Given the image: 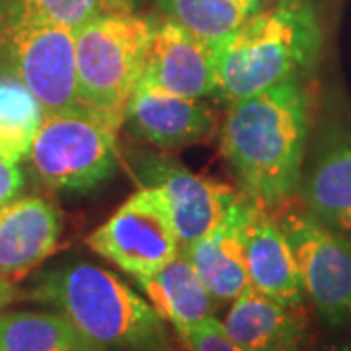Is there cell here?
<instances>
[{"mask_svg":"<svg viewBox=\"0 0 351 351\" xmlns=\"http://www.w3.org/2000/svg\"><path fill=\"white\" fill-rule=\"evenodd\" d=\"M322 29L313 4L281 0L258 10L215 45L217 94L228 106L267 88L299 82L318 61Z\"/></svg>","mask_w":351,"mask_h":351,"instance_id":"7a4b0ae2","label":"cell"},{"mask_svg":"<svg viewBox=\"0 0 351 351\" xmlns=\"http://www.w3.org/2000/svg\"><path fill=\"white\" fill-rule=\"evenodd\" d=\"M154 24L123 8L101 12L75 29L78 100L123 125L127 101L143 75Z\"/></svg>","mask_w":351,"mask_h":351,"instance_id":"277c9868","label":"cell"},{"mask_svg":"<svg viewBox=\"0 0 351 351\" xmlns=\"http://www.w3.org/2000/svg\"><path fill=\"white\" fill-rule=\"evenodd\" d=\"M0 351H100L63 314L10 311L0 314Z\"/></svg>","mask_w":351,"mask_h":351,"instance_id":"ac0fdd59","label":"cell"},{"mask_svg":"<svg viewBox=\"0 0 351 351\" xmlns=\"http://www.w3.org/2000/svg\"><path fill=\"white\" fill-rule=\"evenodd\" d=\"M246 269L250 287L289 306H302L299 265L281 223L258 207L246 232Z\"/></svg>","mask_w":351,"mask_h":351,"instance_id":"5bb4252c","label":"cell"},{"mask_svg":"<svg viewBox=\"0 0 351 351\" xmlns=\"http://www.w3.org/2000/svg\"><path fill=\"white\" fill-rule=\"evenodd\" d=\"M332 351H351V348H338V350H332Z\"/></svg>","mask_w":351,"mask_h":351,"instance_id":"4316f807","label":"cell"},{"mask_svg":"<svg viewBox=\"0 0 351 351\" xmlns=\"http://www.w3.org/2000/svg\"><path fill=\"white\" fill-rule=\"evenodd\" d=\"M299 265L304 297L330 324L351 322V242L313 215L279 221Z\"/></svg>","mask_w":351,"mask_h":351,"instance_id":"ba28073f","label":"cell"},{"mask_svg":"<svg viewBox=\"0 0 351 351\" xmlns=\"http://www.w3.org/2000/svg\"><path fill=\"white\" fill-rule=\"evenodd\" d=\"M119 127L82 104L45 115L27 154L34 174L53 189L84 191L100 186L117 168Z\"/></svg>","mask_w":351,"mask_h":351,"instance_id":"5b68a950","label":"cell"},{"mask_svg":"<svg viewBox=\"0 0 351 351\" xmlns=\"http://www.w3.org/2000/svg\"><path fill=\"white\" fill-rule=\"evenodd\" d=\"M154 351H158V350H154Z\"/></svg>","mask_w":351,"mask_h":351,"instance_id":"83f0119b","label":"cell"},{"mask_svg":"<svg viewBox=\"0 0 351 351\" xmlns=\"http://www.w3.org/2000/svg\"><path fill=\"white\" fill-rule=\"evenodd\" d=\"M138 80L186 98L209 96L217 92L215 45L172 20L154 24Z\"/></svg>","mask_w":351,"mask_h":351,"instance_id":"8fae6325","label":"cell"},{"mask_svg":"<svg viewBox=\"0 0 351 351\" xmlns=\"http://www.w3.org/2000/svg\"><path fill=\"white\" fill-rule=\"evenodd\" d=\"M4 6H6V2H4V0H0V22H2V14H4Z\"/></svg>","mask_w":351,"mask_h":351,"instance_id":"d4e9b609","label":"cell"},{"mask_svg":"<svg viewBox=\"0 0 351 351\" xmlns=\"http://www.w3.org/2000/svg\"><path fill=\"white\" fill-rule=\"evenodd\" d=\"M104 2H112V4H119L121 6L123 2H129V0H104Z\"/></svg>","mask_w":351,"mask_h":351,"instance_id":"484cf974","label":"cell"},{"mask_svg":"<svg viewBox=\"0 0 351 351\" xmlns=\"http://www.w3.org/2000/svg\"><path fill=\"white\" fill-rule=\"evenodd\" d=\"M25 295L20 293V289L16 287L12 283V279H6V277H0V314L4 313V308L8 304H12L18 299H22Z\"/></svg>","mask_w":351,"mask_h":351,"instance_id":"cb8c5ba5","label":"cell"},{"mask_svg":"<svg viewBox=\"0 0 351 351\" xmlns=\"http://www.w3.org/2000/svg\"><path fill=\"white\" fill-rule=\"evenodd\" d=\"M223 326L246 351H299L306 334L302 306H289L244 289L234 299Z\"/></svg>","mask_w":351,"mask_h":351,"instance_id":"9a60e30c","label":"cell"},{"mask_svg":"<svg viewBox=\"0 0 351 351\" xmlns=\"http://www.w3.org/2000/svg\"><path fill=\"white\" fill-rule=\"evenodd\" d=\"M24 188V176L18 164L0 158V209L18 199Z\"/></svg>","mask_w":351,"mask_h":351,"instance_id":"603a6c76","label":"cell"},{"mask_svg":"<svg viewBox=\"0 0 351 351\" xmlns=\"http://www.w3.org/2000/svg\"><path fill=\"white\" fill-rule=\"evenodd\" d=\"M135 281L154 311L176 330L213 316L217 302L182 250L158 271L135 277Z\"/></svg>","mask_w":351,"mask_h":351,"instance_id":"e0dca14e","label":"cell"},{"mask_svg":"<svg viewBox=\"0 0 351 351\" xmlns=\"http://www.w3.org/2000/svg\"><path fill=\"white\" fill-rule=\"evenodd\" d=\"M258 207L260 203L246 193H237L207 234L180 248L219 304L234 301L250 285L246 269V232Z\"/></svg>","mask_w":351,"mask_h":351,"instance_id":"30bf717a","label":"cell"},{"mask_svg":"<svg viewBox=\"0 0 351 351\" xmlns=\"http://www.w3.org/2000/svg\"><path fill=\"white\" fill-rule=\"evenodd\" d=\"M168 18L217 45L260 10V0H160Z\"/></svg>","mask_w":351,"mask_h":351,"instance_id":"ffe728a7","label":"cell"},{"mask_svg":"<svg viewBox=\"0 0 351 351\" xmlns=\"http://www.w3.org/2000/svg\"><path fill=\"white\" fill-rule=\"evenodd\" d=\"M302 199L314 219L351 232V137L338 133L318 149L302 180Z\"/></svg>","mask_w":351,"mask_h":351,"instance_id":"2e32d148","label":"cell"},{"mask_svg":"<svg viewBox=\"0 0 351 351\" xmlns=\"http://www.w3.org/2000/svg\"><path fill=\"white\" fill-rule=\"evenodd\" d=\"M45 112L10 69L0 71V158L20 162L29 154Z\"/></svg>","mask_w":351,"mask_h":351,"instance_id":"d6986e66","label":"cell"},{"mask_svg":"<svg viewBox=\"0 0 351 351\" xmlns=\"http://www.w3.org/2000/svg\"><path fill=\"white\" fill-rule=\"evenodd\" d=\"M27 299L55 306L100 351L141 350L164 338V320L135 289L100 265L73 262L36 279Z\"/></svg>","mask_w":351,"mask_h":351,"instance_id":"3957f363","label":"cell"},{"mask_svg":"<svg viewBox=\"0 0 351 351\" xmlns=\"http://www.w3.org/2000/svg\"><path fill=\"white\" fill-rule=\"evenodd\" d=\"M86 242L131 277L151 276L180 252L170 215L160 195L147 186L133 193Z\"/></svg>","mask_w":351,"mask_h":351,"instance_id":"52a82bcc","label":"cell"},{"mask_svg":"<svg viewBox=\"0 0 351 351\" xmlns=\"http://www.w3.org/2000/svg\"><path fill=\"white\" fill-rule=\"evenodd\" d=\"M137 172L143 184L160 195L180 248L207 234L237 195L230 186L193 174L168 156L147 154L137 158Z\"/></svg>","mask_w":351,"mask_h":351,"instance_id":"9c48e42d","label":"cell"},{"mask_svg":"<svg viewBox=\"0 0 351 351\" xmlns=\"http://www.w3.org/2000/svg\"><path fill=\"white\" fill-rule=\"evenodd\" d=\"M176 332L189 351H246L228 336L223 322L213 316Z\"/></svg>","mask_w":351,"mask_h":351,"instance_id":"7402d4cb","label":"cell"},{"mask_svg":"<svg viewBox=\"0 0 351 351\" xmlns=\"http://www.w3.org/2000/svg\"><path fill=\"white\" fill-rule=\"evenodd\" d=\"M104 0H8L4 18L22 24L63 25L75 32L101 14Z\"/></svg>","mask_w":351,"mask_h":351,"instance_id":"44dd1931","label":"cell"},{"mask_svg":"<svg viewBox=\"0 0 351 351\" xmlns=\"http://www.w3.org/2000/svg\"><path fill=\"white\" fill-rule=\"evenodd\" d=\"M135 137L162 149L188 147L213 135L211 110L199 98H186L138 80L127 101L125 121Z\"/></svg>","mask_w":351,"mask_h":351,"instance_id":"7c38bea8","label":"cell"},{"mask_svg":"<svg viewBox=\"0 0 351 351\" xmlns=\"http://www.w3.org/2000/svg\"><path fill=\"white\" fill-rule=\"evenodd\" d=\"M306 133V96L287 82L230 104L221 149L242 191L263 207L277 205L301 182Z\"/></svg>","mask_w":351,"mask_h":351,"instance_id":"6da1fadb","label":"cell"},{"mask_svg":"<svg viewBox=\"0 0 351 351\" xmlns=\"http://www.w3.org/2000/svg\"><path fill=\"white\" fill-rule=\"evenodd\" d=\"M63 230L59 209L41 197H24L0 209V277L25 276L57 250Z\"/></svg>","mask_w":351,"mask_h":351,"instance_id":"4fadbf2b","label":"cell"},{"mask_svg":"<svg viewBox=\"0 0 351 351\" xmlns=\"http://www.w3.org/2000/svg\"><path fill=\"white\" fill-rule=\"evenodd\" d=\"M299 351H301V350H299Z\"/></svg>","mask_w":351,"mask_h":351,"instance_id":"f1b7e54d","label":"cell"},{"mask_svg":"<svg viewBox=\"0 0 351 351\" xmlns=\"http://www.w3.org/2000/svg\"><path fill=\"white\" fill-rule=\"evenodd\" d=\"M2 38L8 69L38 98L45 115L80 104L73 29L12 22L2 14Z\"/></svg>","mask_w":351,"mask_h":351,"instance_id":"8992f818","label":"cell"}]
</instances>
